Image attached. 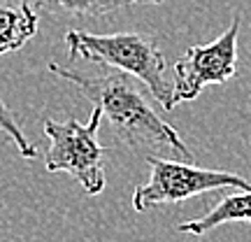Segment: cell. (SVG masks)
Instances as JSON below:
<instances>
[{
    "label": "cell",
    "instance_id": "6da1fadb",
    "mask_svg": "<svg viewBox=\"0 0 251 242\" xmlns=\"http://www.w3.org/2000/svg\"><path fill=\"white\" fill-rule=\"evenodd\" d=\"M49 72L58 80L77 86L84 98L93 103V108L109 119L114 133L135 152H147L153 156L191 161L193 154L165 119H161L149 105L142 89L126 72L112 70L102 75H84L79 70L65 68L61 63H49Z\"/></svg>",
    "mask_w": 251,
    "mask_h": 242
},
{
    "label": "cell",
    "instance_id": "7a4b0ae2",
    "mask_svg": "<svg viewBox=\"0 0 251 242\" xmlns=\"http://www.w3.org/2000/svg\"><path fill=\"white\" fill-rule=\"evenodd\" d=\"M65 47L70 58H84L137 77L165 112H172L177 108L175 81L168 77L165 56L151 35L142 33L93 35L86 30H68Z\"/></svg>",
    "mask_w": 251,
    "mask_h": 242
},
{
    "label": "cell",
    "instance_id": "3957f363",
    "mask_svg": "<svg viewBox=\"0 0 251 242\" xmlns=\"http://www.w3.org/2000/svg\"><path fill=\"white\" fill-rule=\"evenodd\" d=\"M102 112L93 108L89 124L77 119L45 121L49 149L45 154V168L49 172H68L81 184L89 196H98L105 188V149L98 142V128Z\"/></svg>",
    "mask_w": 251,
    "mask_h": 242
},
{
    "label": "cell",
    "instance_id": "277c9868",
    "mask_svg": "<svg viewBox=\"0 0 251 242\" xmlns=\"http://www.w3.org/2000/svg\"><path fill=\"white\" fill-rule=\"evenodd\" d=\"M147 163L151 168V175L133 193V207L137 212H147L156 205H170V203L175 205V203L188 200L207 191H219V188H251V182H247L240 175L198 168V165H191V161L149 154Z\"/></svg>",
    "mask_w": 251,
    "mask_h": 242
},
{
    "label": "cell",
    "instance_id": "5b68a950",
    "mask_svg": "<svg viewBox=\"0 0 251 242\" xmlns=\"http://www.w3.org/2000/svg\"><path fill=\"white\" fill-rule=\"evenodd\" d=\"M237 35L240 17L233 19L221 37L209 45L188 47L175 63V105L196 100L209 84H226L237 75Z\"/></svg>",
    "mask_w": 251,
    "mask_h": 242
},
{
    "label": "cell",
    "instance_id": "8992f818",
    "mask_svg": "<svg viewBox=\"0 0 251 242\" xmlns=\"http://www.w3.org/2000/svg\"><path fill=\"white\" fill-rule=\"evenodd\" d=\"M235 221L251 226V188H240L237 193L224 196L207 215L191 219V221H181L177 231L191 235H205L219 226L235 224Z\"/></svg>",
    "mask_w": 251,
    "mask_h": 242
},
{
    "label": "cell",
    "instance_id": "52a82bcc",
    "mask_svg": "<svg viewBox=\"0 0 251 242\" xmlns=\"http://www.w3.org/2000/svg\"><path fill=\"white\" fill-rule=\"evenodd\" d=\"M37 33V14L33 5L19 2L17 7L0 5V56L17 52Z\"/></svg>",
    "mask_w": 251,
    "mask_h": 242
},
{
    "label": "cell",
    "instance_id": "ba28073f",
    "mask_svg": "<svg viewBox=\"0 0 251 242\" xmlns=\"http://www.w3.org/2000/svg\"><path fill=\"white\" fill-rule=\"evenodd\" d=\"M21 2L42 7L61 17L96 19L109 12H117L121 7H128V5H158L163 0H21Z\"/></svg>",
    "mask_w": 251,
    "mask_h": 242
},
{
    "label": "cell",
    "instance_id": "9c48e42d",
    "mask_svg": "<svg viewBox=\"0 0 251 242\" xmlns=\"http://www.w3.org/2000/svg\"><path fill=\"white\" fill-rule=\"evenodd\" d=\"M0 133H5L12 142L17 144V152L21 154L24 159H35L37 156V149L26 137V133L21 131V126L17 124V119H14V114H12V109L7 108V103H5V98H2V93H0Z\"/></svg>",
    "mask_w": 251,
    "mask_h": 242
}]
</instances>
